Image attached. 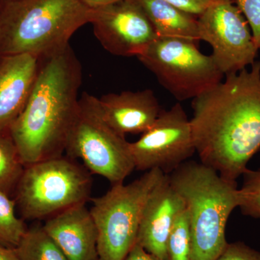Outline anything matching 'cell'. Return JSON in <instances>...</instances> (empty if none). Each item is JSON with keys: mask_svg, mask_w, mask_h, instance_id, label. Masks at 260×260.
Listing matches in <instances>:
<instances>
[{"mask_svg": "<svg viewBox=\"0 0 260 260\" xmlns=\"http://www.w3.org/2000/svg\"><path fill=\"white\" fill-rule=\"evenodd\" d=\"M5 0H0V13H1L2 9H3V5H4Z\"/></svg>", "mask_w": 260, "mask_h": 260, "instance_id": "obj_28", "label": "cell"}, {"mask_svg": "<svg viewBox=\"0 0 260 260\" xmlns=\"http://www.w3.org/2000/svg\"><path fill=\"white\" fill-rule=\"evenodd\" d=\"M92 9L94 35L114 55L138 57L158 38L137 0H119Z\"/></svg>", "mask_w": 260, "mask_h": 260, "instance_id": "obj_11", "label": "cell"}, {"mask_svg": "<svg viewBox=\"0 0 260 260\" xmlns=\"http://www.w3.org/2000/svg\"><path fill=\"white\" fill-rule=\"evenodd\" d=\"M95 260H99V259H95Z\"/></svg>", "mask_w": 260, "mask_h": 260, "instance_id": "obj_29", "label": "cell"}, {"mask_svg": "<svg viewBox=\"0 0 260 260\" xmlns=\"http://www.w3.org/2000/svg\"><path fill=\"white\" fill-rule=\"evenodd\" d=\"M168 176L189 213L190 260H218L229 244L228 220L241 203L237 181L194 161L184 162Z\"/></svg>", "mask_w": 260, "mask_h": 260, "instance_id": "obj_4", "label": "cell"}, {"mask_svg": "<svg viewBox=\"0 0 260 260\" xmlns=\"http://www.w3.org/2000/svg\"><path fill=\"white\" fill-rule=\"evenodd\" d=\"M24 169L10 133L0 134V190L8 195L15 191Z\"/></svg>", "mask_w": 260, "mask_h": 260, "instance_id": "obj_18", "label": "cell"}, {"mask_svg": "<svg viewBox=\"0 0 260 260\" xmlns=\"http://www.w3.org/2000/svg\"><path fill=\"white\" fill-rule=\"evenodd\" d=\"M159 38L200 41L198 18L164 0H137Z\"/></svg>", "mask_w": 260, "mask_h": 260, "instance_id": "obj_16", "label": "cell"}, {"mask_svg": "<svg viewBox=\"0 0 260 260\" xmlns=\"http://www.w3.org/2000/svg\"><path fill=\"white\" fill-rule=\"evenodd\" d=\"M92 11L82 0H5L0 13V55L42 59L54 54L90 23Z\"/></svg>", "mask_w": 260, "mask_h": 260, "instance_id": "obj_3", "label": "cell"}, {"mask_svg": "<svg viewBox=\"0 0 260 260\" xmlns=\"http://www.w3.org/2000/svg\"><path fill=\"white\" fill-rule=\"evenodd\" d=\"M148 171L128 184L113 185L94 198L90 211L97 228L99 260H124L136 243L142 215L149 195L165 176Z\"/></svg>", "mask_w": 260, "mask_h": 260, "instance_id": "obj_7", "label": "cell"}, {"mask_svg": "<svg viewBox=\"0 0 260 260\" xmlns=\"http://www.w3.org/2000/svg\"><path fill=\"white\" fill-rule=\"evenodd\" d=\"M124 260H161L158 256L153 255L148 252L143 246L138 243H135V245L132 248L131 250L128 253L127 255Z\"/></svg>", "mask_w": 260, "mask_h": 260, "instance_id": "obj_25", "label": "cell"}, {"mask_svg": "<svg viewBox=\"0 0 260 260\" xmlns=\"http://www.w3.org/2000/svg\"><path fill=\"white\" fill-rule=\"evenodd\" d=\"M98 101L104 119L124 136L144 133L153 125L162 111L151 89L109 93Z\"/></svg>", "mask_w": 260, "mask_h": 260, "instance_id": "obj_15", "label": "cell"}, {"mask_svg": "<svg viewBox=\"0 0 260 260\" xmlns=\"http://www.w3.org/2000/svg\"><path fill=\"white\" fill-rule=\"evenodd\" d=\"M81 83V64L70 44L40 59L28 102L9 132L25 167L62 155Z\"/></svg>", "mask_w": 260, "mask_h": 260, "instance_id": "obj_2", "label": "cell"}, {"mask_svg": "<svg viewBox=\"0 0 260 260\" xmlns=\"http://www.w3.org/2000/svg\"><path fill=\"white\" fill-rule=\"evenodd\" d=\"M164 1L198 17L209 6L213 0H164Z\"/></svg>", "mask_w": 260, "mask_h": 260, "instance_id": "obj_24", "label": "cell"}, {"mask_svg": "<svg viewBox=\"0 0 260 260\" xmlns=\"http://www.w3.org/2000/svg\"><path fill=\"white\" fill-rule=\"evenodd\" d=\"M15 205L10 195L0 190V245L5 247L16 248L27 231L15 214Z\"/></svg>", "mask_w": 260, "mask_h": 260, "instance_id": "obj_19", "label": "cell"}, {"mask_svg": "<svg viewBox=\"0 0 260 260\" xmlns=\"http://www.w3.org/2000/svg\"><path fill=\"white\" fill-rule=\"evenodd\" d=\"M250 27L256 46L260 49V0H233Z\"/></svg>", "mask_w": 260, "mask_h": 260, "instance_id": "obj_22", "label": "cell"}, {"mask_svg": "<svg viewBox=\"0 0 260 260\" xmlns=\"http://www.w3.org/2000/svg\"><path fill=\"white\" fill-rule=\"evenodd\" d=\"M15 249L20 260H68L42 227L27 229Z\"/></svg>", "mask_w": 260, "mask_h": 260, "instance_id": "obj_17", "label": "cell"}, {"mask_svg": "<svg viewBox=\"0 0 260 260\" xmlns=\"http://www.w3.org/2000/svg\"><path fill=\"white\" fill-rule=\"evenodd\" d=\"M198 18L200 41L210 44L211 56L224 75L255 62L259 48L233 0H213Z\"/></svg>", "mask_w": 260, "mask_h": 260, "instance_id": "obj_9", "label": "cell"}, {"mask_svg": "<svg viewBox=\"0 0 260 260\" xmlns=\"http://www.w3.org/2000/svg\"><path fill=\"white\" fill-rule=\"evenodd\" d=\"M135 169H159L169 175L192 156L195 150L190 120L179 103L162 110L141 138L129 143Z\"/></svg>", "mask_w": 260, "mask_h": 260, "instance_id": "obj_10", "label": "cell"}, {"mask_svg": "<svg viewBox=\"0 0 260 260\" xmlns=\"http://www.w3.org/2000/svg\"><path fill=\"white\" fill-rule=\"evenodd\" d=\"M65 152L79 158L90 173L102 176L113 185L124 183L135 169L125 136L104 119L98 98L84 92L67 140Z\"/></svg>", "mask_w": 260, "mask_h": 260, "instance_id": "obj_6", "label": "cell"}, {"mask_svg": "<svg viewBox=\"0 0 260 260\" xmlns=\"http://www.w3.org/2000/svg\"><path fill=\"white\" fill-rule=\"evenodd\" d=\"M185 207L180 194L165 175L145 203L136 242L153 255L168 260L167 244L178 214Z\"/></svg>", "mask_w": 260, "mask_h": 260, "instance_id": "obj_12", "label": "cell"}, {"mask_svg": "<svg viewBox=\"0 0 260 260\" xmlns=\"http://www.w3.org/2000/svg\"><path fill=\"white\" fill-rule=\"evenodd\" d=\"M193 99L190 120L201 162L236 181L260 149V61Z\"/></svg>", "mask_w": 260, "mask_h": 260, "instance_id": "obj_1", "label": "cell"}, {"mask_svg": "<svg viewBox=\"0 0 260 260\" xmlns=\"http://www.w3.org/2000/svg\"><path fill=\"white\" fill-rule=\"evenodd\" d=\"M0 260H20L15 248L0 245Z\"/></svg>", "mask_w": 260, "mask_h": 260, "instance_id": "obj_26", "label": "cell"}, {"mask_svg": "<svg viewBox=\"0 0 260 260\" xmlns=\"http://www.w3.org/2000/svg\"><path fill=\"white\" fill-rule=\"evenodd\" d=\"M40 59L29 54L0 55V134L9 133L26 105Z\"/></svg>", "mask_w": 260, "mask_h": 260, "instance_id": "obj_14", "label": "cell"}, {"mask_svg": "<svg viewBox=\"0 0 260 260\" xmlns=\"http://www.w3.org/2000/svg\"><path fill=\"white\" fill-rule=\"evenodd\" d=\"M91 189L88 169L61 155L25 167L15 201L24 219L37 220L86 203Z\"/></svg>", "mask_w": 260, "mask_h": 260, "instance_id": "obj_5", "label": "cell"}, {"mask_svg": "<svg viewBox=\"0 0 260 260\" xmlns=\"http://www.w3.org/2000/svg\"><path fill=\"white\" fill-rule=\"evenodd\" d=\"M218 260H260V251L243 242L229 243Z\"/></svg>", "mask_w": 260, "mask_h": 260, "instance_id": "obj_23", "label": "cell"}, {"mask_svg": "<svg viewBox=\"0 0 260 260\" xmlns=\"http://www.w3.org/2000/svg\"><path fill=\"white\" fill-rule=\"evenodd\" d=\"M85 5H88L89 8H96L99 7L104 6L119 0H82Z\"/></svg>", "mask_w": 260, "mask_h": 260, "instance_id": "obj_27", "label": "cell"}, {"mask_svg": "<svg viewBox=\"0 0 260 260\" xmlns=\"http://www.w3.org/2000/svg\"><path fill=\"white\" fill-rule=\"evenodd\" d=\"M168 260H190L191 231L186 205L178 214L167 244Z\"/></svg>", "mask_w": 260, "mask_h": 260, "instance_id": "obj_20", "label": "cell"}, {"mask_svg": "<svg viewBox=\"0 0 260 260\" xmlns=\"http://www.w3.org/2000/svg\"><path fill=\"white\" fill-rule=\"evenodd\" d=\"M42 228L68 260L99 259L97 228L85 203L52 215Z\"/></svg>", "mask_w": 260, "mask_h": 260, "instance_id": "obj_13", "label": "cell"}, {"mask_svg": "<svg viewBox=\"0 0 260 260\" xmlns=\"http://www.w3.org/2000/svg\"><path fill=\"white\" fill-rule=\"evenodd\" d=\"M244 183L241 189V208L244 215L260 219V169H247L243 174Z\"/></svg>", "mask_w": 260, "mask_h": 260, "instance_id": "obj_21", "label": "cell"}, {"mask_svg": "<svg viewBox=\"0 0 260 260\" xmlns=\"http://www.w3.org/2000/svg\"><path fill=\"white\" fill-rule=\"evenodd\" d=\"M138 58L179 102L199 96L224 76L211 55L185 39L157 38Z\"/></svg>", "mask_w": 260, "mask_h": 260, "instance_id": "obj_8", "label": "cell"}]
</instances>
